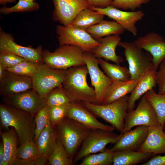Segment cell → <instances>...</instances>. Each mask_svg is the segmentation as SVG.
<instances>
[{"instance_id": "6da1fadb", "label": "cell", "mask_w": 165, "mask_h": 165, "mask_svg": "<svg viewBox=\"0 0 165 165\" xmlns=\"http://www.w3.org/2000/svg\"><path fill=\"white\" fill-rule=\"evenodd\" d=\"M88 73L86 65L72 67L67 71L62 85L71 102H87L98 104L94 89L87 84Z\"/></svg>"}, {"instance_id": "7a4b0ae2", "label": "cell", "mask_w": 165, "mask_h": 165, "mask_svg": "<svg viewBox=\"0 0 165 165\" xmlns=\"http://www.w3.org/2000/svg\"><path fill=\"white\" fill-rule=\"evenodd\" d=\"M35 116L9 105H0V123L2 127L15 130L21 144L34 139L35 129Z\"/></svg>"}, {"instance_id": "3957f363", "label": "cell", "mask_w": 165, "mask_h": 165, "mask_svg": "<svg viewBox=\"0 0 165 165\" xmlns=\"http://www.w3.org/2000/svg\"><path fill=\"white\" fill-rule=\"evenodd\" d=\"M58 137L69 157L74 159L91 130L67 117L56 125Z\"/></svg>"}, {"instance_id": "277c9868", "label": "cell", "mask_w": 165, "mask_h": 165, "mask_svg": "<svg viewBox=\"0 0 165 165\" xmlns=\"http://www.w3.org/2000/svg\"><path fill=\"white\" fill-rule=\"evenodd\" d=\"M129 97L127 95L112 103L104 105L87 102L80 103L94 115L104 119L121 133L127 112Z\"/></svg>"}, {"instance_id": "5b68a950", "label": "cell", "mask_w": 165, "mask_h": 165, "mask_svg": "<svg viewBox=\"0 0 165 165\" xmlns=\"http://www.w3.org/2000/svg\"><path fill=\"white\" fill-rule=\"evenodd\" d=\"M84 52L78 46L66 45L59 46L53 52L43 50L42 56L44 63L50 68L67 71L72 67L85 65Z\"/></svg>"}, {"instance_id": "8992f818", "label": "cell", "mask_w": 165, "mask_h": 165, "mask_svg": "<svg viewBox=\"0 0 165 165\" xmlns=\"http://www.w3.org/2000/svg\"><path fill=\"white\" fill-rule=\"evenodd\" d=\"M118 46L124 49L130 75V79L139 80L145 74L154 69L151 54L144 51L134 42L121 41Z\"/></svg>"}, {"instance_id": "52a82bcc", "label": "cell", "mask_w": 165, "mask_h": 165, "mask_svg": "<svg viewBox=\"0 0 165 165\" xmlns=\"http://www.w3.org/2000/svg\"><path fill=\"white\" fill-rule=\"evenodd\" d=\"M120 134L113 132L99 129L91 130L75 157L74 164L89 154L104 151L107 145L115 144Z\"/></svg>"}, {"instance_id": "ba28073f", "label": "cell", "mask_w": 165, "mask_h": 165, "mask_svg": "<svg viewBox=\"0 0 165 165\" xmlns=\"http://www.w3.org/2000/svg\"><path fill=\"white\" fill-rule=\"evenodd\" d=\"M67 71L52 68L44 63L38 66L32 78V89L45 98L55 88L62 85Z\"/></svg>"}, {"instance_id": "9c48e42d", "label": "cell", "mask_w": 165, "mask_h": 165, "mask_svg": "<svg viewBox=\"0 0 165 165\" xmlns=\"http://www.w3.org/2000/svg\"><path fill=\"white\" fill-rule=\"evenodd\" d=\"M56 31L59 46L75 45L80 47L84 52H91L100 44L86 30L70 25H57Z\"/></svg>"}, {"instance_id": "30bf717a", "label": "cell", "mask_w": 165, "mask_h": 165, "mask_svg": "<svg viewBox=\"0 0 165 165\" xmlns=\"http://www.w3.org/2000/svg\"><path fill=\"white\" fill-rule=\"evenodd\" d=\"M83 58L94 86L98 104H102L105 95L113 83L112 80L100 69L98 58L90 52H84Z\"/></svg>"}, {"instance_id": "8fae6325", "label": "cell", "mask_w": 165, "mask_h": 165, "mask_svg": "<svg viewBox=\"0 0 165 165\" xmlns=\"http://www.w3.org/2000/svg\"><path fill=\"white\" fill-rule=\"evenodd\" d=\"M156 115L152 107L143 96L135 109L128 112L125 118L122 134L140 126L147 127L159 124Z\"/></svg>"}, {"instance_id": "7c38bea8", "label": "cell", "mask_w": 165, "mask_h": 165, "mask_svg": "<svg viewBox=\"0 0 165 165\" xmlns=\"http://www.w3.org/2000/svg\"><path fill=\"white\" fill-rule=\"evenodd\" d=\"M43 51L41 46L34 48L17 44L12 34L6 33L0 28V52H12L38 66L44 63L42 56Z\"/></svg>"}, {"instance_id": "4fadbf2b", "label": "cell", "mask_w": 165, "mask_h": 165, "mask_svg": "<svg viewBox=\"0 0 165 165\" xmlns=\"http://www.w3.org/2000/svg\"><path fill=\"white\" fill-rule=\"evenodd\" d=\"M5 103L35 116L47 105L46 98L41 97L33 89L3 97Z\"/></svg>"}, {"instance_id": "5bb4252c", "label": "cell", "mask_w": 165, "mask_h": 165, "mask_svg": "<svg viewBox=\"0 0 165 165\" xmlns=\"http://www.w3.org/2000/svg\"><path fill=\"white\" fill-rule=\"evenodd\" d=\"M54 9L52 18L64 26L71 25L81 11L90 5L86 0H52Z\"/></svg>"}, {"instance_id": "9a60e30c", "label": "cell", "mask_w": 165, "mask_h": 165, "mask_svg": "<svg viewBox=\"0 0 165 165\" xmlns=\"http://www.w3.org/2000/svg\"><path fill=\"white\" fill-rule=\"evenodd\" d=\"M90 9L97 11L114 20L134 36L138 35V31L136 25V23L145 16L142 10L127 12L121 10L110 6L105 8L90 7Z\"/></svg>"}, {"instance_id": "2e32d148", "label": "cell", "mask_w": 165, "mask_h": 165, "mask_svg": "<svg viewBox=\"0 0 165 165\" xmlns=\"http://www.w3.org/2000/svg\"><path fill=\"white\" fill-rule=\"evenodd\" d=\"M134 42L151 54L154 68L157 70L160 64L165 59V40L164 38L157 33L152 32L139 37Z\"/></svg>"}, {"instance_id": "e0dca14e", "label": "cell", "mask_w": 165, "mask_h": 165, "mask_svg": "<svg viewBox=\"0 0 165 165\" xmlns=\"http://www.w3.org/2000/svg\"><path fill=\"white\" fill-rule=\"evenodd\" d=\"M67 117L90 130L99 129L113 132L116 129L112 126L104 124L98 120L94 115L80 102H73L69 104Z\"/></svg>"}, {"instance_id": "ac0fdd59", "label": "cell", "mask_w": 165, "mask_h": 165, "mask_svg": "<svg viewBox=\"0 0 165 165\" xmlns=\"http://www.w3.org/2000/svg\"><path fill=\"white\" fill-rule=\"evenodd\" d=\"M148 133V127L137 126L120 134L117 141L110 149L113 152L129 150L138 151L144 143Z\"/></svg>"}, {"instance_id": "d6986e66", "label": "cell", "mask_w": 165, "mask_h": 165, "mask_svg": "<svg viewBox=\"0 0 165 165\" xmlns=\"http://www.w3.org/2000/svg\"><path fill=\"white\" fill-rule=\"evenodd\" d=\"M32 89L31 77L17 75L6 70L0 80V93L3 97L10 96Z\"/></svg>"}, {"instance_id": "ffe728a7", "label": "cell", "mask_w": 165, "mask_h": 165, "mask_svg": "<svg viewBox=\"0 0 165 165\" xmlns=\"http://www.w3.org/2000/svg\"><path fill=\"white\" fill-rule=\"evenodd\" d=\"M96 40L100 44L91 52L96 57L111 61L118 64L123 62V58L116 53V47L121 41L119 35H110Z\"/></svg>"}, {"instance_id": "44dd1931", "label": "cell", "mask_w": 165, "mask_h": 165, "mask_svg": "<svg viewBox=\"0 0 165 165\" xmlns=\"http://www.w3.org/2000/svg\"><path fill=\"white\" fill-rule=\"evenodd\" d=\"M138 151L151 153L153 156L165 154V134L159 123L148 127L147 137Z\"/></svg>"}, {"instance_id": "7402d4cb", "label": "cell", "mask_w": 165, "mask_h": 165, "mask_svg": "<svg viewBox=\"0 0 165 165\" xmlns=\"http://www.w3.org/2000/svg\"><path fill=\"white\" fill-rule=\"evenodd\" d=\"M156 71L154 69H152L145 74L139 79L129 97L127 112L134 109L136 101L156 85Z\"/></svg>"}, {"instance_id": "603a6c76", "label": "cell", "mask_w": 165, "mask_h": 165, "mask_svg": "<svg viewBox=\"0 0 165 165\" xmlns=\"http://www.w3.org/2000/svg\"><path fill=\"white\" fill-rule=\"evenodd\" d=\"M55 126L49 121L35 142L41 156L47 158L53 150L57 138Z\"/></svg>"}, {"instance_id": "cb8c5ba5", "label": "cell", "mask_w": 165, "mask_h": 165, "mask_svg": "<svg viewBox=\"0 0 165 165\" xmlns=\"http://www.w3.org/2000/svg\"><path fill=\"white\" fill-rule=\"evenodd\" d=\"M139 80H127L113 82L105 96L102 104H109L131 93Z\"/></svg>"}, {"instance_id": "d4e9b609", "label": "cell", "mask_w": 165, "mask_h": 165, "mask_svg": "<svg viewBox=\"0 0 165 165\" xmlns=\"http://www.w3.org/2000/svg\"><path fill=\"white\" fill-rule=\"evenodd\" d=\"M86 31L95 40L112 35L122 34L125 29L114 20H102L98 23L87 29Z\"/></svg>"}, {"instance_id": "484cf974", "label": "cell", "mask_w": 165, "mask_h": 165, "mask_svg": "<svg viewBox=\"0 0 165 165\" xmlns=\"http://www.w3.org/2000/svg\"><path fill=\"white\" fill-rule=\"evenodd\" d=\"M4 145L3 165H13L17 159V134L13 128L6 132H0Z\"/></svg>"}, {"instance_id": "4316f807", "label": "cell", "mask_w": 165, "mask_h": 165, "mask_svg": "<svg viewBox=\"0 0 165 165\" xmlns=\"http://www.w3.org/2000/svg\"><path fill=\"white\" fill-rule=\"evenodd\" d=\"M153 155L151 153L131 150H124L114 152L113 165H134L146 161Z\"/></svg>"}, {"instance_id": "83f0119b", "label": "cell", "mask_w": 165, "mask_h": 165, "mask_svg": "<svg viewBox=\"0 0 165 165\" xmlns=\"http://www.w3.org/2000/svg\"><path fill=\"white\" fill-rule=\"evenodd\" d=\"M105 15L90 8L79 12L75 17L70 25L86 30L103 20Z\"/></svg>"}, {"instance_id": "f1b7e54d", "label": "cell", "mask_w": 165, "mask_h": 165, "mask_svg": "<svg viewBox=\"0 0 165 165\" xmlns=\"http://www.w3.org/2000/svg\"><path fill=\"white\" fill-rule=\"evenodd\" d=\"M98 61L99 64L106 75L113 82L130 79V75L128 68L119 64H110L102 58H98Z\"/></svg>"}, {"instance_id": "f546056e", "label": "cell", "mask_w": 165, "mask_h": 165, "mask_svg": "<svg viewBox=\"0 0 165 165\" xmlns=\"http://www.w3.org/2000/svg\"><path fill=\"white\" fill-rule=\"evenodd\" d=\"M154 110L159 124L162 127L165 122V94H160L152 89L143 95Z\"/></svg>"}, {"instance_id": "4dcf8cb0", "label": "cell", "mask_w": 165, "mask_h": 165, "mask_svg": "<svg viewBox=\"0 0 165 165\" xmlns=\"http://www.w3.org/2000/svg\"><path fill=\"white\" fill-rule=\"evenodd\" d=\"M51 165H73V160L68 156L64 146L57 136L53 150L48 158Z\"/></svg>"}, {"instance_id": "1f68e13d", "label": "cell", "mask_w": 165, "mask_h": 165, "mask_svg": "<svg viewBox=\"0 0 165 165\" xmlns=\"http://www.w3.org/2000/svg\"><path fill=\"white\" fill-rule=\"evenodd\" d=\"M114 152L111 149L98 154H89L83 158L79 165H110L113 164Z\"/></svg>"}, {"instance_id": "d6a6232c", "label": "cell", "mask_w": 165, "mask_h": 165, "mask_svg": "<svg viewBox=\"0 0 165 165\" xmlns=\"http://www.w3.org/2000/svg\"><path fill=\"white\" fill-rule=\"evenodd\" d=\"M45 98L49 106L67 105L71 102L62 85L52 90Z\"/></svg>"}, {"instance_id": "836d02e7", "label": "cell", "mask_w": 165, "mask_h": 165, "mask_svg": "<svg viewBox=\"0 0 165 165\" xmlns=\"http://www.w3.org/2000/svg\"><path fill=\"white\" fill-rule=\"evenodd\" d=\"M42 156L36 143L33 140H27L21 144L17 148V157L22 160L35 159Z\"/></svg>"}, {"instance_id": "e575fe53", "label": "cell", "mask_w": 165, "mask_h": 165, "mask_svg": "<svg viewBox=\"0 0 165 165\" xmlns=\"http://www.w3.org/2000/svg\"><path fill=\"white\" fill-rule=\"evenodd\" d=\"M40 8L39 4L35 2L24 0H19L14 6L10 7L4 6L0 9V12L4 14H8L13 13L24 12L34 11Z\"/></svg>"}, {"instance_id": "d590c367", "label": "cell", "mask_w": 165, "mask_h": 165, "mask_svg": "<svg viewBox=\"0 0 165 165\" xmlns=\"http://www.w3.org/2000/svg\"><path fill=\"white\" fill-rule=\"evenodd\" d=\"M38 66L33 62L26 60L16 65L6 68V70L22 76L32 78L37 71Z\"/></svg>"}, {"instance_id": "8d00e7d4", "label": "cell", "mask_w": 165, "mask_h": 165, "mask_svg": "<svg viewBox=\"0 0 165 165\" xmlns=\"http://www.w3.org/2000/svg\"><path fill=\"white\" fill-rule=\"evenodd\" d=\"M49 106H46L40 110L35 116V129L34 140L36 142L40 134L49 121Z\"/></svg>"}, {"instance_id": "74e56055", "label": "cell", "mask_w": 165, "mask_h": 165, "mask_svg": "<svg viewBox=\"0 0 165 165\" xmlns=\"http://www.w3.org/2000/svg\"><path fill=\"white\" fill-rule=\"evenodd\" d=\"M69 105L58 106H48L49 120L53 125L55 126H56L63 119L67 117Z\"/></svg>"}, {"instance_id": "f35d334b", "label": "cell", "mask_w": 165, "mask_h": 165, "mask_svg": "<svg viewBox=\"0 0 165 165\" xmlns=\"http://www.w3.org/2000/svg\"><path fill=\"white\" fill-rule=\"evenodd\" d=\"M150 0H114L111 6L118 9L134 11Z\"/></svg>"}, {"instance_id": "ab89813d", "label": "cell", "mask_w": 165, "mask_h": 165, "mask_svg": "<svg viewBox=\"0 0 165 165\" xmlns=\"http://www.w3.org/2000/svg\"><path fill=\"white\" fill-rule=\"evenodd\" d=\"M26 60H27L12 52H0V64L6 68L13 67Z\"/></svg>"}, {"instance_id": "60d3db41", "label": "cell", "mask_w": 165, "mask_h": 165, "mask_svg": "<svg viewBox=\"0 0 165 165\" xmlns=\"http://www.w3.org/2000/svg\"><path fill=\"white\" fill-rule=\"evenodd\" d=\"M156 83L158 93L165 94V59L160 64L156 72Z\"/></svg>"}, {"instance_id": "b9f144b4", "label": "cell", "mask_w": 165, "mask_h": 165, "mask_svg": "<svg viewBox=\"0 0 165 165\" xmlns=\"http://www.w3.org/2000/svg\"><path fill=\"white\" fill-rule=\"evenodd\" d=\"M48 160V158L40 156L35 159L22 160L17 158L13 165H43Z\"/></svg>"}, {"instance_id": "7bdbcfd3", "label": "cell", "mask_w": 165, "mask_h": 165, "mask_svg": "<svg viewBox=\"0 0 165 165\" xmlns=\"http://www.w3.org/2000/svg\"><path fill=\"white\" fill-rule=\"evenodd\" d=\"M91 7L105 8L111 5L114 0H86Z\"/></svg>"}, {"instance_id": "ee69618b", "label": "cell", "mask_w": 165, "mask_h": 165, "mask_svg": "<svg viewBox=\"0 0 165 165\" xmlns=\"http://www.w3.org/2000/svg\"><path fill=\"white\" fill-rule=\"evenodd\" d=\"M142 165H165V155L154 156Z\"/></svg>"}, {"instance_id": "f6af8a7d", "label": "cell", "mask_w": 165, "mask_h": 165, "mask_svg": "<svg viewBox=\"0 0 165 165\" xmlns=\"http://www.w3.org/2000/svg\"><path fill=\"white\" fill-rule=\"evenodd\" d=\"M4 157V150L3 142L0 144V165H3Z\"/></svg>"}, {"instance_id": "bcb514c9", "label": "cell", "mask_w": 165, "mask_h": 165, "mask_svg": "<svg viewBox=\"0 0 165 165\" xmlns=\"http://www.w3.org/2000/svg\"><path fill=\"white\" fill-rule=\"evenodd\" d=\"M6 71V68L0 64V80L2 79Z\"/></svg>"}, {"instance_id": "7dc6e473", "label": "cell", "mask_w": 165, "mask_h": 165, "mask_svg": "<svg viewBox=\"0 0 165 165\" xmlns=\"http://www.w3.org/2000/svg\"><path fill=\"white\" fill-rule=\"evenodd\" d=\"M16 0H0V4L4 6L8 3H12L15 2Z\"/></svg>"}, {"instance_id": "c3c4849f", "label": "cell", "mask_w": 165, "mask_h": 165, "mask_svg": "<svg viewBox=\"0 0 165 165\" xmlns=\"http://www.w3.org/2000/svg\"><path fill=\"white\" fill-rule=\"evenodd\" d=\"M163 131L164 133L165 134V122L164 123V124L163 125Z\"/></svg>"}, {"instance_id": "681fc988", "label": "cell", "mask_w": 165, "mask_h": 165, "mask_svg": "<svg viewBox=\"0 0 165 165\" xmlns=\"http://www.w3.org/2000/svg\"><path fill=\"white\" fill-rule=\"evenodd\" d=\"M24 0L30 1V2H35V0Z\"/></svg>"}]
</instances>
